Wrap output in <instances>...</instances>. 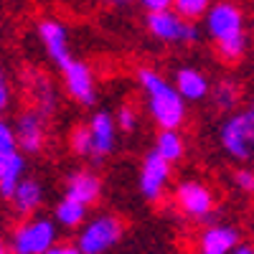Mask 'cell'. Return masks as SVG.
Returning a JSON list of instances; mask_svg holds the SVG:
<instances>
[{"label": "cell", "mask_w": 254, "mask_h": 254, "mask_svg": "<svg viewBox=\"0 0 254 254\" xmlns=\"http://www.w3.org/2000/svg\"><path fill=\"white\" fill-rule=\"evenodd\" d=\"M87 208L89 206H84L69 196H64L56 208H54V221L61 226V229H79L84 221H87Z\"/></svg>", "instance_id": "obj_20"}, {"label": "cell", "mask_w": 254, "mask_h": 254, "mask_svg": "<svg viewBox=\"0 0 254 254\" xmlns=\"http://www.w3.org/2000/svg\"><path fill=\"white\" fill-rule=\"evenodd\" d=\"M69 147L76 158H89L92 155V142H89V130H87V122L76 125L74 130L69 132Z\"/></svg>", "instance_id": "obj_22"}, {"label": "cell", "mask_w": 254, "mask_h": 254, "mask_svg": "<svg viewBox=\"0 0 254 254\" xmlns=\"http://www.w3.org/2000/svg\"><path fill=\"white\" fill-rule=\"evenodd\" d=\"M13 127H15L18 150H23L26 155H38L44 150L49 140V117H44L33 107H26L15 115Z\"/></svg>", "instance_id": "obj_11"}, {"label": "cell", "mask_w": 254, "mask_h": 254, "mask_svg": "<svg viewBox=\"0 0 254 254\" xmlns=\"http://www.w3.org/2000/svg\"><path fill=\"white\" fill-rule=\"evenodd\" d=\"M219 142L221 150L237 163H249L254 158V94L247 107L226 115L219 127Z\"/></svg>", "instance_id": "obj_3"}, {"label": "cell", "mask_w": 254, "mask_h": 254, "mask_svg": "<svg viewBox=\"0 0 254 254\" xmlns=\"http://www.w3.org/2000/svg\"><path fill=\"white\" fill-rule=\"evenodd\" d=\"M171 178H173V163L171 160H165L155 150H150V153L142 158L137 186H140V193H142L145 201L158 203L165 196L168 186H171Z\"/></svg>", "instance_id": "obj_9"}, {"label": "cell", "mask_w": 254, "mask_h": 254, "mask_svg": "<svg viewBox=\"0 0 254 254\" xmlns=\"http://www.w3.org/2000/svg\"><path fill=\"white\" fill-rule=\"evenodd\" d=\"M26 153L23 150H8L0 153V198L10 201V196L15 193L18 183L26 178Z\"/></svg>", "instance_id": "obj_16"}, {"label": "cell", "mask_w": 254, "mask_h": 254, "mask_svg": "<svg viewBox=\"0 0 254 254\" xmlns=\"http://www.w3.org/2000/svg\"><path fill=\"white\" fill-rule=\"evenodd\" d=\"M0 120H5V117H3V110H0Z\"/></svg>", "instance_id": "obj_34"}, {"label": "cell", "mask_w": 254, "mask_h": 254, "mask_svg": "<svg viewBox=\"0 0 254 254\" xmlns=\"http://www.w3.org/2000/svg\"><path fill=\"white\" fill-rule=\"evenodd\" d=\"M20 87H23L26 97H28V107L38 110L44 117L56 115L59 110V89L51 81V76L46 71H41L36 66H26L20 71Z\"/></svg>", "instance_id": "obj_8"}, {"label": "cell", "mask_w": 254, "mask_h": 254, "mask_svg": "<svg viewBox=\"0 0 254 254\" xmlns=\"http://www.w3.org/2000/svg\"><path fill=\"white\" fill-rule=\"evenodd\" d=\"M18 147V140H15V127L5 120H0V153H8V150H15Z\"/></svg>", "instance_id": "obj_26"}, {"label": "cell", "mask_w": 254, "mask_h": 254, "mask_svg": "<svg viewBox=\"0 0 254 254\" xmlns=\"http://www.w3.org/2000/svg\"><path fill=\"white\" fill-rule=\"evenodd\" d=\"M61 81H64V92L81 107H92L97 102V76L84 59H71L61 69Z\"/></svg>", "instance_id": "obj_10"}, {"label": "cell", "mask_w": 254, "mask_h": 254, "mask_svg": "<svg viewBox=\"0 0 254 254\" xmlns=\"http://www.w3.org/2000/svg\"><path fill=\"white\" fill-rule=\"evenodd\" d=\"M64 196H69L84 206H92L102 196V178L89 171V168H79V171L69 173L64 181Z\"/></svg>", "instance_id": "obj_15"}, {"label": "cell", "mask_w": 254, "mask_h": 254, "mask_svg": "<svg viewBox=\"0 0 254 254\" xmlns=\"http://www.w3.org/2000/svg\"><path fill=\"white\" fill-rule=\"evenodd\" d=\"M135 3H137L145 13H160V10L173 8V0H135Z\"/></svg>", "instance_id": "obj_28"}, {"label": "cell", "mask_w": 254, "mask_h": 254, "mask_svg": "<svg viewBox=\"0 0 254 254\" xmlns=\"http://www.w3.org/2000/svg\"><path fill=\"white\" fill-rule=\"evenodd\" d=\"M239 244H242V237H239L237 226L211 224L198 234L196 249H198V254H231Z\"/></svg>", "instance_id": "obj_14"}, {"label": "cell", "mask_w": 254, "mask_h": 254, "mask_svg": "<svg viewBox=\"0 0 254 254\" xmlns=\"http://www.w3.org/2000/svg\"><path fill=\"white\" fill-rule=\"evenodd\" d=\"M54 244H59V224L49 216L36 214L15 224L8 239L10 254H44Z\"/></svg>", "instance_id": "obj_4"}, {"label": "cell", "mask_w": 254, "mask_h": 254, "mask_svg": "<svg viewBox=\"0 0 254 254\" xmlns=\"http://www.w3.org/2000/svg\"><path fill=\"white\" fill-rule=\"evenodd\" d=\"M10 102H13V89H10V79H8V71L5 66L0 64V110H8L10 107Z\"/></svg>", "instance_id": "obj_27"}, {"label": "cell", "mask_w": 254, "mask_h": 254, "mask_svg": "<svg viewBox=\"0 0 254 254\" xmlns=\"http://www.w3.org/2000/svg\"><path fill=\"white\" fill-rule=\"evenodd\" d=\"M231 254H254V244H239Z\"/></svg>", "instance_id": "obj_31"}, {"label": "cell", "mask_w": 254, "mask_h": 254, "mask_svg": "<svg viewBox=\"0 0 254 254\" xmlns=\"http://www.w3.org/2000/svg\"><path fill=\"white\" fill-rule=\"evenodd\" d=\"M135 79L145 97L147 115L158 125V130H181V125L188 120V102L181 97L176 84L153 66H140Z\"/></svg>", "instance_id": "obj_2"}, {"label": "cell", "mask_w": 254, "mask_h": 254, "mask_svg": "<svg viewBox=\"0 0 254 254\" xmlns=\"http://www.w3.org/2000/svg\"><path fill=\"white\" fill-rule=\"evenodd\" d=\"M155 153H160L165 160L171 163H178L183 155H186V140L181 137L178 130H158L155 135Z\"/></svg>", "instance_id": "obj_21"}, {"label": "cell", "mask_w": 254, "mask_h": 254, "mask_svg": "<svg viewBox=\"0 0 254 254\" xmlns=\"http://www.w3.org/2000/svg\"><path fill=\"white\" fill-rule=\"evenodd\" d=\"M0 254H10V249H8V244L3 242V237H0Z\"/></svg>", "instance_id": "obj_33"}, {"label": "cell", "mask_w": 254, "mask_h": 254, "mask_svg": "<svg viewBox=\"0 0 254 254\" xmlns=\"http://www.w3.org/2000/svg\"><path fill=\"white\" fill-rule=\"evenodd\" d=\"M203 26L221 61L237 64L247 54V18L234 0H214L203 15Z\"/></svg>", "instance_id": "obj_1"}, {"label": "cell", "mask_w": 254, "mask_h": 254, "mask_svg": "<svg viewBox=\"0 0 254 254\" xmlns=\"http://www.w3.org/2000/svg\"><path fill=\"white\" fill-rule=\"evenodd\" d=\"M208 99L214 104L216 112H224V115H231L237 112L239 102H242V87L234 81V79H219L216 84H211V92H208Z\"/></svg>", "instance_id": "obj_19"}, {"label": "cell", "mask_w": 254, "mask_h": 254, "mask_svg": "<svg viewBox=\"0 0 254 254\" xmlns=\"http://www.w3.org/2000/svg\"><path fill=\"white\" fill-rule=\"evenodd\" d=\"M36 36L41 41V46H44L49 61L54 64L59 71L74 59L71 56V46H69V31H66V26H64L61 20H56V18H41L36 23Z\"/></svg>", "instance_id": "obj_12"}, {"label": "cell", "mask_w": 254, "mask_h": 254, "mask_svg": "<svg viewBox=\"0 0 254 254\" xmlns=\"http://www.w3.org/2000/svg\"><path fill=\"white\" fill-rule=\"evenodd\" d=\"M44 254H61V244H54L51 249H46Z\"/></svg>", "instance_id": "obj_32"}, {"label": "cell", "mask_w": 254, "mask_h": 254, "mask_svg": "<svg viewBox=\"0 0 254 254\" xmlns=\"http://www.w3.org/2000/svg\"><path fill=\"white\" fill-rule=\"evenodd\" d=\"M87 130H89V142H92V155L89 160H104L107 155L115 153L117 147V120L107 110H97L87 120Z\"/></svg>", "instance_id": "obj_13"}, {"label": "cell", "mask_w": 254, "mask_h": 254, "mask_svg": "<svg viewBox=\"0 0 254 254\" xmlns=\"http://www.w3.org/2000/svg\"><path fill=\"white\" fill-rule=\"evenodd\" d=\"M115 120H117V127H120L122 132H135L137 125H140V112H137L135 104L125 102L122 107L115 112Z\"/></svg>", "instance_id": "obj_24"}, {"label": "cell", "mask_w": 254, "mask_h": 254, "mask_svg": "<svg viewBox=\"0 0 254 254\" xmlns=\"http://www.w3.org/2000/svg\"><path fill=\"white\" fill-rule=\"evenodd\" d=\"M252 160H254V158H252Z\"/></svg>", "instance_id": "obj_35"}, {"label": "cell", "mask_w": 254, "mask_h": 254, "mask_svg": "<svg viewBox=\"0 0 254 254\" xmlns=\"http://www.w3.org/2000/svg\"><path fill=\"white\" fill-rule=\"evenodd\" d=\"M234 186L244 196H254V168H237L234 171Z\"/></svg>", "instance_id": "obj_25"}, {"label": "cell", "mask_w": 254, "mask_h": 254, "mask_svg": "<svg viewBox=\"0 0 254 254\" xmlns=\"http://www.w3.org/2000/svg\"><path fill=\"white\" fill-rule=\"evenodd\" d=\"M173 203L183 216L193 221H206L216 211V196L206 183L201 181H181L173 190Z\"/></svg>", "instance_id": "obj_7"}, {"label": "cell", "mask_w": 254, "mask_h": 254, "mask_svg": "<svg viewBox=\"0 0 254 254\" xmlns=\"http://www.w3.org/2000/svg\"><path fill=\"white\" fill-rule=\"evenodd\" d=\"M173 84H176V89L181 92V97L186 102H190V104L208 99V92H211L208 76L201 69H193V66H181L176 71V76H173Z\"/></svg>", "instance_id": "obj_18"}, {"label": "cell", "mask_w": 254, "mask_h": 254, "mask_svg": "<svg viewBox=\"0 0 254 254\" xmlns=\"http://www.w3.org/2000/svg\"><path fill=\"white\" fill-rule=\"evenodd\" d=\"M44 198H46V190L44 186H41L36 178H23L18 183L15 188V193L10 196V208H13V214L20 216V219H26V216H33L36 211L44 206Z\"/></svg>", "instance_id": "obj_17"}, {"label": "cell", "mask_w": 254, "mask_h": 254, "mask_svg": "<svg viewBox=\"0 0 254 254\" xmlns=\"http://www.w3.org/2000/svg\"><path fill=\"white\" fill-rule=\"evenodd\" d=\"M211 3H214V0H173V10H178L188 20H198V18L206 15Z\"/></svg>", "instance_id": "obj_23"}, {"label": "cell", "mask_w": 254, "mask_h": 254, "mask_svg": "<svg viewBox=\"0 0 254 254\" xmlns=\"http://www.w3.org/2000/svg\"><path fill=\"white\" fill-rule=\"evenodd\" d=\"M122 221L115 214H97L87 219L76 231V247L81 254H107L122 239Z\"/></svg>", "instance_id": "obj_5"}, {"label": "cell", "mask_w": 254, "mask_h": 254, "mask_svg": "<svg viewBox=\"0 0 254 254\" xmlns=\"http://www.w3.org/2000/svg\"><path fill=\"white\" fill-rule=\"evenodd\" d=\"M145 28L160 44H196L201 31L196 20L183 18L178 10L168 8L160 13H147L145 15Z\"/></svg>", "instance_id": "obj_6"}, {"label": "cell", "mask_w": 254, "mask_h": 254, "mask_svg": "<svg viewBox=\"0 0 254 254\" xmlns=\"http://www.w3.org/2000/svg\"><path fill=\"white\" fill-rule=\"evenodd\" d=\"M107 5H112V8H127V5H132L135 0H104Z\"/></svg>", "instance_id": "obj_29"}, {"label": "cell", "mask_w": 254, "mask_h": 254, "mask_svg": "<svg viewBox=\"0 0 254 254\" xmlns=\"http://www.w3.org/2000/svg\"><path fill=\"white\" fill-rule=\"evenodd\" d=\"M61 254H81V249L76 247V242L74 244H61Z\"/></svg>", "instance_id": "obj_30"}]
</instances>
